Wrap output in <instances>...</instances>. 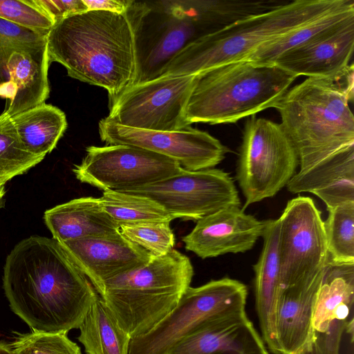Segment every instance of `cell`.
Returning <instances> with one entry per match:
<instances>
[{
  "instance_id": "cell-1",
  "label": "cell",
  "mask_w": 354,
  "mask_h": 354,
  "mask_svg": "<svg viewBox=\"0 0 354 354\" xmlns=\"http://www.w3.org/2000/svg\"><path fill=\"white\" fill-rule=\"evenodd\" d=\"M3 287L11 310L33 332L79 328L97 290L55 239L30 236L8 254Z\"/></svg>"
},
{
  "instance_id": "cell-2",
  "label": "cell",
  "mask_w": 354,
  "mask_h": 354,
  "mask_svg": "<svg viewBox=\"0 0 354 354\" xmlns=\"http://www.w3.org/2000/svg\"><path fill=\"white\" fill-rule=\"evenodd\" d=\"M50 62L69 77L107 91L109 102L134 84V38L126 14L88 10L56 23L47 35Z\"/></svg>"
},
{
  "instance_id": "cell-3",
  "label": "cell",
  "mask_w": 354,
  "mask_h": 354,
  "mask_svg": "<svg viewBox=\"0 0 354 354\" xmlns=\"http://www.w3.org/2000/svg\"><path fill=\"white\" fill-rule=\"evenodd\" d=\"M353 65L327 77H308L286 93L275 109L304 171L354 145Z\"/></svg>"
},
{
  "instance_id": "cell-4",
  "label": "cell",
  "mask_w": 354,
  "mask_h": 354,
  "mask_svg": "<svg viewBox=\"0 0 354 354\" xmlns=\"http://www.w3.org/2000/svg\"><path fill=\"white\" fill-rule=\"evenodd\" d=\"M345 0H295L203 35L179 52L160 77L197 75L245 60L263 44L339 7Z\"/></svg>"
},
{
  "instance_id": "cell-5",
  "label": "cell",
  "mask_w": 354,
  "mask_h": 354,
  "mask_svg": "<svg viewBox=\"0 0 354 354\" xmlns=\"http://www.w3.org/2000/svg\"><path fill=\"white\" fill-rule=\"evenodd\" d=\"M297 77L275 64L248 60L219 66L198 74L186 109V121L233 123L275 108Z\"/></svg>"
},
{
  "instance_id": "cell-6",
  "label": "cell",
  "mask_w": 354,
  "mask_h": 354,
  "mask_svg": "<svg viewBox=\"0 0 354 354\" xmlns=\"http://www.w3.org/2000/svg\"><path fill=\"white\" fill-rule=\"evenodd\" d=\"M193 276L190 259L173 249L109 279L99 295L132 339L149 332L173 310Z\"/></svg>"
},
{
  "instance_id": "cell-7",
  "label": "cell",
  "mask_w": 354,
  "mask_h": 354,
  "mask_svg": "<svg viewBox=\"0 0 354 354\" xmlns=\"http://www.w3.org/2000/svg\"><path fill=\"white\" fill-rule=\"evenodd\" d=\"M125 14L134 38V84L160 77L179 52L212 32L203 0H131Z\"/></svg>"
},
{
  "instance_id": "cell-8",
  "label": "cell",
  "mask_w": 354,
  "mask_h": 354,
  "mask_svg": "<svg viewBox=\"0 0 354 354\" xmlns=\"http://www.w3.org/2000/svg\"><path fill=\"white\" fill-rule=\"evenodd\" d=\"M247 296L246 286L228 277L189 286L165 318L147 333L131 339L129 354H166L214 322L245 312Z\"/></svg>"
},
{
  "instance_id": "cell-9",
  "label": "cell",
  "mask_w": 354,
  "mask_h": 354,
  "mask_svg": "<svg viewBox=\"0 0 354 354\" xmlns=\"http://www.w3.org/2000/svg\"><path fill=\"white\" fill-rule=\"evenodd\" d=\"M297 151L280 124L252 115L245 124L236 178L243 209L277 194L295 174Z\"/></svg>"
},
{
  "instance_id": "cell-10",
  "label": "cell",
  "mask_w": 354,
  "mask_h": 354,
  "mask_svg": "<svg viewBox=\"0 0 354 354\" xmlns=\"http://www.w3.org/2000/svg\"><path fill=\"white\" fill-rule=\"evenodd\" d=\"M197 75L159 77L133 84L109 102L106 118L131 128L174 131L186 128V109Z\"/></svg>"
},
{
  "instance_id": "cell-11",
  "label": "cell",
  "mask_w": 354,
  "mask_h": 354,
  "mask_svg": "<svg viewBox=\"0 0 354 354\" xmlns=\"http://www.w3.org/2000/svg\"><path fill=\"white\" fill-rule=\"evenodd\" d=\"M184 169L175 160L126 145L89 146L74 165L76 178L101 190L124 192L160 181Z\"/></svg>"
},
{
  "instance_id": "cell-12",
  "label": "cell",
  "mask_w": 354,
  "mask_h": 354,
  "mask_svg": "<svg viewBox=\"0 0 354 354\" xmlns=\"http://www.w3.org/2000/svg\"><path fill=\"white\" fill-rule=\"evenodd\" d=\"M123 192L148 197L173 218L198 221L220 209L241 206L234 182L223 170L211 168L180 173Z\"/></svg>"
},
{
  "instance_id": "cell-13",
  "label": "cell",
  "mask_w": 354,
  "mask_h": 354,
  "mask_svg": "<svg viewBox=\"0 0 354 354\" xmlns=\"http://www.w3.org/2000/svg\"><path fill=\"white\" fill-rule=\"evenodd\" d=\"M278 219L281 290L323 269L329 256L324 221L311 198L290 200Z\"/></svg>"
},
{
  "instance_id": "cell-14",
  "label": "cell",
  "mask_w": 354,
  "mask_h": 354,
  "mask_svg": "<svg viewBox=\"0 0 354 354\" xmlns=\"http://www.w3.org/2000/svg\"><path fill=\"white\" fill-rule=\"evenodd\" d=\"M98 127L100 138L106 145L145 149L176 161L187 171L214 168L229 151L207 132L191 126L174 131H151L124 127L104 118Z\"/></svg>"
},
{
  "instance_id": "cell-15",
  "label": "cell",
  "mask_w": 354,
  "mask_h": 354,
  "mask_svg": "<svg viewBox=\"0 0 354 354\" xmlns=\"http://www.w3.org/2000/svg\"><path fill=\"white\" fill-rule=\"evenodd\" d=\"M50 62L47 43L0 46V97L3 113L12 116L45 103L49 97Z\"/></svg>"
},
{
  "instance_id": "cell-16",
  "label": "cell",
  "mask_w": 354,
  "mask_h": 354,
  "mask_svg": "<svg viewBox=\"0 0 354 354\" xmlns=\"http://www.w3.org/2000/svg\"><path fill=\"white\" fill-rule=\"evenodd\" d=\"M264 225L241 206H230L198 220L182 241L187 250L203 259L243 253L262 236Z\"/></svg>"
},
{
  "instance_id": "cell-17",
  "label": "cell",
  "mask_w": 354,
  "mask_h": 354,
  "mask_svg": "<svg viewBox=\"0 0 354 354\" xmlns=\"http://www.w3.org/2000/svg\"><path fill=\"white\" fill-rule=\"evenodd\" d=\"M60 243L99 294L106 281L142 266L153 258L120 232Z\"/></svg>"
},
{
  "instance_id": "cell-18",
  "label": "cell",
  "mask_w": 354,
  "mask_h": 354,
  "mask_svg": "<svg viewBox=\"0 0 354 354\" xmlns=\"http://www.w3.org/2000/svg\"><path fill=\"white\" fill-rule=\"evenodd\" d=\"M353 48L354 15L283 53L272 64L297 77H330L349 65Z\"/></svg>"
},
{
  "instance_id": "cell-19",
  "label": "cell",
  "mask_w": 354,
  "mask_h": 354,
  "mask_svg": "<svg viewBox=\"0 0 354 354\" xmlns=\"http://www.w3.org/2000/svg\"><path fill=\"white\" fill-rule=\"evenodd\" d=\"M324 269L280 290L275 315L280 354H298L313 339V315Z\"/></svg>"
},
{
  "instance_id": "cell-20",
  "label": "cell",
  "mask_w": 354,
  "mask_h": 354,
  "mask_svg": "<svg viewBox=\"0 0 354 354\" xmlns=\"http://www.w3.org/2000/svg\"><path fill=\"white\" fill-rule=\"evenodd\" d=\"M166 354H269L245 312L225 317L174 345Z\"/></svg>"
},
{
  "instance_id": "cell-21",
  "label": "cell",
  "mask_w": 354,
  "mask_h": 354,
  "mask_svg": "<svg viewBox=\"0 0 354 354\" xmlns=\"http://www.w3.org/2000/svg\"><path fill=\"white\" fill-rule=\"evenodd\" d=\"M286 186L292 194L310 192L316 195L325 203L327 210L354 202V145L299 171Z\"/></svg>"
},
{
  "instance_id": "cell-22",
  "label": "cell",
  "mask_w": 354,
  "mask_h": 354,
  "mask_svg": "<svg viewBox=\"0 0 354 354\" xmlns=\"http://www.w3.org/2000/svg\"><path fill=\"white\" fill-rule=\"evenodd\" d=\"M263 243L254 265L255 307L264 343L274 354H280L277 342L275 315L280 287L279 219L264 221Z\"/></svg>"
},
{
  "instance_id": "cell-23",
  "label": "cell",
  "mask_w": 354,
  "mask_h": 354,
  "mask_svg": "<svg viewBox=\"0 0 354 354\" xmlns=\"http://www.w3.org/2000/svg\"><path fill=\"white\" fill-rule=\"evenodd\" d=\"M45 223L59 243L120 232V227L104 209L100 198L84 196L47 209Z\"/></svg>"
},
{
  "instance_id": "cell-24",
  "label": "cell",
  "mask_w": 354,
  "mask_h": 354,
  "mask_svg": "<svg viewBox=\"0 0 354 354\" xmlns=\"http://www.w3.org/2000/svg\"><path fill=\"white\" fill-rule=\"evenodd\" d=\"M354 263H335L328 259L315 300L313 335L323 333L333 322L353 319Z\"/></svg>"
},
{
  "instance_id": "cell-25",
  "label": "cell",
  "mask_w": 354,
  "mask_h": 354,
  "mask_svg": "<svg viewBox=\"0 0 354 354\" xmlns=\"http://www.w3.org/2000/svg\"><path fill=\"white\" fill-rule=\"evenodd\" d=\"M24 147L46 156L57 146L67 128L65 113L58 107L41 104L10 117Z\"/></svg>"
},
{
  "instance_id": "cell-26",
  "label": "cell",
  "mask_w": 354,
  "mask_h": 354,
  "mask_svg": "<svg viewBox=\"0 0 354 354\" xmlns=\"http://www.w3.org/2000/svg\"><path fill=\"white\" fill-rule=\"evenodd\" d=\"M86 354H129L131 340L97 292L80 327Z\"/></svg>"
},
{
  "instance_id": "cell-27",
  "label": "cell",
  "mask_w": 354,
  "mask_h": 354,
  "mask_svg": "<svg viewBox=\"0 0 354 354\" xmlns=\"http://www.w3.org/2000/svg\"><path fill=\"white\" fill-rule=\"evenodd\" d=\"M353 15L354 1L345 0L339 7L263 44L245 60L260 64H272L283 53L306 44L334 25Z\"/></svg>"
},
{
  "instance_id": "cell-28",
  "label": "cell",
  "mask_w": 354,
  "mask_h": 354,
  "mask_svg": "<svg viewBox=\"0 0 354 354\" xmlns=\"http://www.w3.org/2000/svg\"><path fill=\"white\" fill-rule=\"evenodd\" d=\"M100 200L105 211L118 225L170 223L174 218L155 201L127 192L104 191Z\"/></svg>"
},
{
  "instance_id": "cell-29",
  "label": "cell",
  "mask_w": 354,
  "mask_h": 354,
  "mask_svg": "<svg viewBox=\"0 0 354 354\" xmlns=\"http://www.w3.org/2000/svg\"><path fill=\"white\" fill-rule=\"evenodd\" d=\"M46 156L29 152L21 143L10 116L0 115V186L39 164Z\"/></svg>"
},
{
  "instance_id": "cell-30",
  "label": "cell",
  "mask_w": 354,
  "mask_h": 354,
  "mask_svg": "<svg viewBox=\"0 0 354 354\" xmlns=\"http://www.w3.org/2000/svg\"><path fill=\"white\" fill-rule=\"evenodd\" d=\"M324 230L329 260L341 263H354V202L328 210Z\"/></svg>"
},
{
  "instance_id": "cell-31",
  "label": "cell",
  "mask_w": 354,
  "mask_h": 354,
  "mask_svg": "<svg viewBox=\"0 0 354 354\" xmlns=\"http://www.w3.org/2000/svg\"><path fill=\"white\" fill-rule=\"evenodd\" d=\"M120 232L153 257L165 255L174 249L175 236L168 222L122 225Z\"/></svg>"
},
{
  "instance_id": "cell-32",
  "label": "cell",
  "mask_w": 354,
  "mask_h": 354,
  "mask_svg": "<svg viewBox=\"0 0 354 354\" xmlns=\"http://www.w3.org/2000/svg\"><path fill=\"white\" fill-rule=\"evenodd\" d=\"M12 346L14 354H82L67 333L32 332L21 336Z\"/></svg>"
},
{
  "instance_id": "cell-33",
  "label": "cell",
  "mask_w": 354,
  "mask_h": 354,
  "mask_svg": "<svg viewBox=\"0 0 354 354\" xmlns=\"http://www.w3.org/2000/svg\"><path fill=\"white\" fill-rule=\"evenodd\" d=\"M0 18L44 35L55 25L33 0H0Z\"/></svg>"
},
{
  "instance_id": "cell-34",
  "label": "cell",
  "mask_w": 354,
  "mask_h": 354,
  "mask_svg": "<svg viewBox=\"0 0 354 354\" xmlns=\"http://www.w3.org/2000/svg\"><path fill=\"white\" fill-rule=\"evenodd\" d=\"M47 35L0 18V46L42 45L47 43Z\"/></svg>"
},
{
  "instance_id": "cell-35",
  "label": "cell",
  "mask_w": 354,
  "mask_h": 354,
  "mask_svg": "<svg viewBox=\"0 0 354 354\" xmlns=\"http://www.w3.org/2000/svg\"><path fill=\"white\" fill-rule=\"evenodd\" d=\"M55 24L68 17L88 11L84 0H33Z\"/></svg>"
},
{
  "instance_id": "cell-36",
  "label": "cell",
  "mask_w": 354,
  "mask_h": 354,
  "mask_svg": "<svg viewBox=\"0 0 354 354\" xmlns=\"http://www.w3.org/2000/svg\"><path fill=\"white\" fill-rule=\"evenodd\" d=\"M88 10H105L124 14L131 0H84Z\"/></svg>"
},
{
  "instance_id": "cell-37",
  "label": "cell",
  "mask_w": 354,
  "mask_h": 354,
  "mask_svg": "<svg viewBox=\"0 0 354 354\" xmlns=\"http://www.w3.org/2000/svg\"><path fill=\"white\" fill-rule=\"evenodd\" d=\"M298 354H321L315 341L308 342Z\"/></svg>"
},
{
  "instance_id": "cell-38",
  "label": "cell",
  "mask_w": 354,
  "mask_h": 354,
  "mask_svg": "<svg viewBox=\"0 0 354 354\" xmlns=\"http://www.w3.org/2000/svg\"><path fill=\"white\" fill-rule=\"evenodd\" d=\"M0 354H14L12 345L0 342Z\"/></svg>"
},
{
  "instance_id": "cell-39",
  "label": "cell",
  "mask_w": 354,
  "mask_h": 354,
  "mask_svg": "<svg viewBox=\"0 0 354 354\" xmlns=\"http://www.w3.org/2000/svg\"><path fill=\"white\" fill-rule=\"evenodd\" d=\"M6 191L0 192V209L3 205V196L5 195Z\"/></svg>"
},
{
  "instance_id": "cell-40",
  "label": "cell",
  "mask_w": 354,
  "mask_h": 354,
  "mask_svg": "<svg viewBox=\"0 0 354 354\" xmlns=\"http://www.w3.org/2000/svg\"><path fill=\"white\" fill-rule=\"evenodd\" d=\"M5 191V186H0V192Z\"/></svg>"
}]
</instances>
